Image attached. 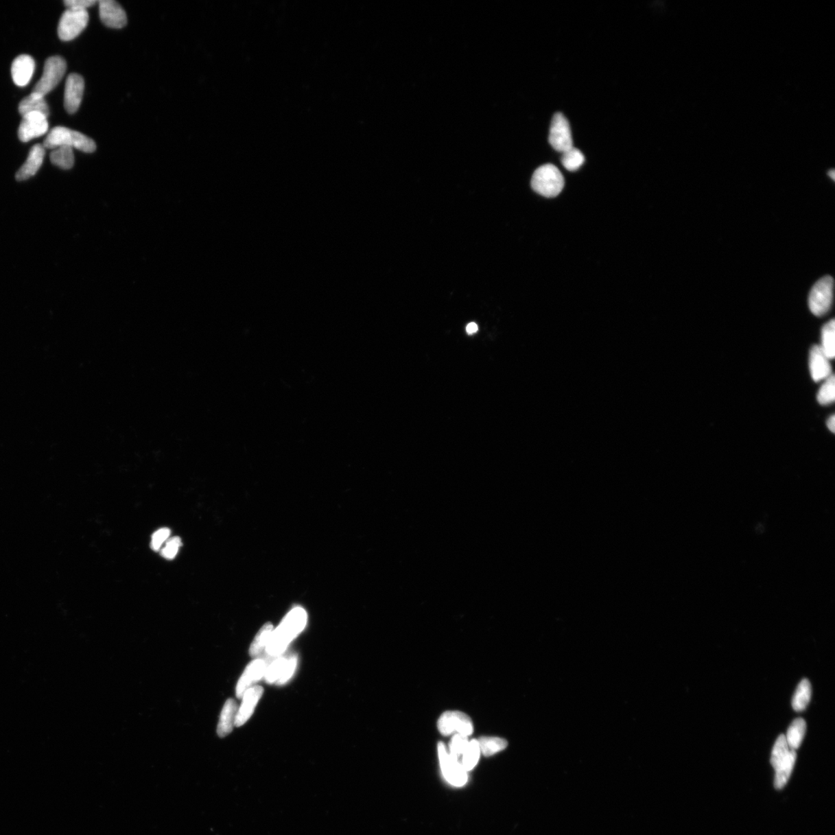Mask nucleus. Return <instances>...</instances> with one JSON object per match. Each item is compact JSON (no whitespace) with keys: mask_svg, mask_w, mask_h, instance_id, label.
Returning a JSON list of instances; mask_svg holds the SVG:
<instances>
[{"mask_svg":"<svg viewBox=\"0 0 835 835\" xmlns=\"http://www.w3.org/2000/svg\"><path fill=\"white\" fill-rule=\"evenodd\" d=\"M478 331V326L475 322H471L467 327V332L469 334H473Z\"/></svg>","mask_w":835,"mask_h":835,"instance_id":"nucleus-37","label":"nucleus"},{"mask_svg":"<svg viewBox=\"0 0 835 835\" xmlns=\"http://www.w3.org/2000/svg\"><path fill=\"white\" fill-rule=\"evenodd\" d=\"M810 697H812V685L808 679H803L797 686L793 701H792L793 709L796 711H802L805 709L810 703Z\"/></svg>","mask_w":835,"mask_h":835,"instance_id":"nucleus-24","label":"nucleus"},{"mask_svg":"<svg viewBox=\"0 0 835 835\" xmlns=\"http://www.w3.org/2000/svg\"><path fill=\"white\" fill-rule=\"evenodd\" d=\"M827 428L829 429V430L832 431L834 434V432L835 431V417H834V416H832L830 418H829L827 419Z\"/></svg>","mask_w":835,"mask_h":835,"instance_id":"nucleus-38","label":"nucleus"},{"mask_svg":"<svg viewBox=\"0 0 835 835\" xmlns=\"http://www.w3.org/2000/svg\"><path fill=\"white\" fill-rule=\"evenodd\" d=\"M170 531L167 528H163L156 531L152 535L151 541V548L154 551L161 550L164 542H166L169 537Z\"/></svg>","mask_w":835,"mask_h":835,"instance_id":"nucleus-34","label":"nucleus"},{"mask_svg":"<svg viewBox=\"0 0 835 835\" xmlns=\"http://www.w3.org/2000/svg\"><path fill=\"white\" fill-rule=\"evenodd\" d=\"M564 176L553 164H545L535 170L532 179L533 190L545 198H556L563 191Z\"/></svg>","mask_w":835,"mask_h":835,"instance_id":"nucleus-3","label":"nucleus"},{"mask_svg":"<svg viewBox=\"0 0 835 835\" xmlns=\"http://www.w3.org/2000/svg\"><path fill=\"white\" fill-rule=\"evenodd\" d=\"M478 741L480 753L485 757H491L508 746V742L498 737H481Z\"/></svg>","mask_w":835,"mask_h":835,"instance_id":"nucleus-26","label":"nucleus"},{"mask_svg":"<svg viewBox=\"0 0 835 835\" xmlns=\"http://www.w3.org/2000/svg\"><path fill=\"white\" fill-rule=\"evenodd\" d=\"M585 162V156L583 152L575 148L574 146L568 151L563 152L562 156V163L563 167L569 172H574L580 169Z\"/></svg>","mask_w":835,"mask_h":835,"instance_id":"nucleus-27","label":"nucleus"},{"mask_svg":"<svg viewBox=\"0 0 835 835\" xmlns=\"http://www.w3.org/2000/svg\"><path fill=\"white\" fill-rule=\"evenodd\" d=\"M307 615L301 607H296L286 615L275 631H273L269 644L266 648L268 655L277 657L282 655L290 643L306 626Z\"/></svg>","mask_w":835,"mask_h":835,"instance_id":"nucleus-1","label":"nucleus"},{"mask_svg":"<svg viewBox=\"0 0 835 835\" xmlns=\"http://www.w3.org/2000/svg\"><path fill=\"white\" fill-rule=\"evenodd\" d=\"M45 156V148L44 145L40 144L34 145L29 152L27 161L18 170L16 174V179L18 181H23L28 180L34 176L42 166Z\"/></svg>","mask_w":835,"mask_h":835,"instance_id":"nucleus-15","label":"nucleus"},{"mask_svg":"<svg viewBox=\"0 0 835 835\" xmlns=\"http://www.w3.org/2000/svg\"><path fill=\"white\" fill-rule=\"evenodd\" d=\"M273 632V626L270 623L266 624L256 635L251 647L249 649V654L252 657H257L261 652L266 649L268 644L270 642V639Z\"/></svg>","mask_w":835,"mask_h":835,"instance_id":"nucleus-23","label":"nucleus"},{"mask_svg":"<svg viewBox=\"0 0 835 835\" xmlns=\"http://www.w3.org/2000/svg\"><path fill=\"white\" fill-rule=\"evenodd\" d=\"M267 666L264 660L257 659L248 664L242 675L236 688L237 697L242 698L244 694L253 687L265 675Z\"/></svg>","mask_w":835,"mask_h":835,"instance_id":"nucleus-13","label":"nucleus"},{"mask_svg":"<svg viewBox=\"0 0 835 835\" xmlns=\"http://www.w3.org/2000/svg\"><path fill=\"white\" fill-rule=\"evenodd\" d=\"M287 661V657H279L277 660L272 662L270 667L267 668L264 675L267 683H275V682H278L281 679Z\"/></svg>","mask_w":835,"mask_h":835,"instance_id":"nucleus-30","label":"nucleus"},{"mask_svg":"<svg viewBox=\"0 0 835 835\" xmlns=\"http://www.w3.org/2000/svg\"><path fill=\"white\" fill-rule=\"evenodd\" d=\"M66 69L67 64L64 58L59 56L49 58L45 64L44 73L36 84L33 93L44 97L50 93L62 81Z\"/></svg>","mask_w":835,"mask_h":835,"instance_id":"nucleus-5","label":"nucleus"},{"mask_svg":"<svg viewBox=\"0 0 835 835\" xmlns=\"http://www.w3.org/2000/svg\"><path fill=\"white\" fill-rule=\"evenodd\" d=\"M835 399V381L834 377L832 375L825 380L824 384L821 386L818 393V401L822 405H828L833 403Z\"/></svg>","mask_w":835,"mask_h":835,"instance_id":"nucleus-31","label":"nucleus"},{"mask_svg":"<svg viewBox=\"0 0 835 835\" xmlns=\"http://www.w3.org/2000/svg\"><path fill=\"white\" fill-rule=\"evenodd\" d=\"M790 751L786 736L780 735L773 746L771 755V763L774 770H776L779 764L787 757Z\"/></svg>","mask_w":835,"mask_h":835,"instance_id":"nucleus-29","label":"nucleus"},{"mask_svg":"<svg viewBox=\"0 0 835 835\" xmlns=\"http://www.w3.org/2000/svg\"><path fill=\"white\" fill-rule=\"evenodd\" d=\"M263 688L261 686H254L244 694L243 702L240 709L237 710L235 718V727H239L245 724L253 714L256 705L263 696Z\"/></svg>","mask_w":835,"mask_h":835,"instance_id":"nucleus-17","label":"nucleus"},{"mask_svg":"<svg viewBox=\"0 0 835 835\" xmlns=\"http://www.w3.org/2000/svg\"><path fill=\"white\" fill-rule=\"evenodd\" d=\"M480 755V749L478 741L473 740L469 742V744L462 754V765L463 768L467 771L473 770L478 763Z\"/></svg>","mask_w":835,"mask_h":835,"instance_id":"nucleus-28","label":"nucleus"},{"mask_svg":"<svg viewBox=\"0 0 835 835\" xmlns=\"http://www.w3.org/2000/svg\"><path fill=\"white\" fill-rule=\"evenodd\" d=\"M438 729L443 736H449L454 733L467 736L473 732V725L471 718L461 711H446L443 713L438 722Z\"/></svg>","mask_w":835,"mask_h":835,"instance_id":"nucleus-7","label":"nucleus"},{"mask_svg":"<svg viewBox=\"0 0 835 835\" xmlns=\"http://www.w3.org/2000/svg\"><path fill=\"white\" fill-rule=\"evenodd\" d=\"M438 752L441 770L447 781L456 787L465 785L468 779L467 771L459 763L458 760L447 752L443 742H438Z\"/></svg>","mask_w":835,"mask_h":835,"instance_id":"nucleus-8","label":"nucleus"},{"mask_svg":"<svg viewBox=\"0 0 835 835\" xmlns=\"http://www.w3.org/2000/svg\"><path fill=\"white\" fill-rule=\"evenodd\" d=\"M89 21L87 10H67L58 24L59 38L63 41L74 40L86 28Z\"/></svg>","mask_w":835,"mask_h":835,"instance_id":"nucleus-6","label":"nucleus"},{"mask_svg":"<svg viewBox=\"0 0 835 835\" xmlns=\"http://www.w3.org/2000/svg\"><path fill=\"white\" fill-rule=\"evenodd\" d=\"M97 3V0H65L64 2L68 9L78 10H87Z\"/></svg>","mask_w":835,"mask_h":835,"instance_id":"nucleus-36","label":"nucleus"},{"mask_svg":"<svg viewBox=\"0 0 835 835\" xmlns=\"http://www.w3.org/2000/svg\"><path fill=\"white\" fill-rule=\"evenodd\" d=\"M548 141L554 150L563 154L573 148L570 125L563 114L554 115Z\"/></svg>","mask_w":835,"mask_h":835,"instance_id":"nucleus-9","label":"nucleus"},{"mask_svg":"<svg viewBox=\"0 0 835 835\" xmlns=\"http://www.w3.org/2000/svg\"><path fill=\"white\" fill-rule=\"evenodd\" d=\"M19 112L22 117L28 113H40L48 117L50 114L45 97L33 93L21 102Z\"/></svg>","mask_w":835,"mask_h":835,"instance_id":"nucleus-19","label":"nucleus"},{"mask_svg":"<svg viewBox=\"0 0 835 835\" xmlns=\"http://www.w3.org/2000/svg\"><path fill=\"white\" fill-rule=\"evenodd\" d=\"M35 69V62L32 56L23 54L17 57L12 64V78L17 86L24 87L32 78Z\"/></svg>","mask_w":835,"mask_h":835,"instance_id":"nucleus-16","label":"nucleus"},{"mask_svg":"<svg viewBox=\"0 0 835 835\" xmlns=\"http://www.w3.org/2000/svg\"><path fill=\"white\" fill-rule=\"evenodd\" d=\"M829 176H832V180H834V170H832V172H829Z\"/></svg>","mask_w":835,"mask_h":835,"instance_id":"nucleus-39","label":"nucleus"},{"mask_svg":"<svg viewBox=\"0 0 835 835\" xmlns=\"http://www.w3.org/2000/svg\"><path fill=\"white\" fill-rule=\"evenodd\" d=\"M237 710L239 709L235 701L233 698L228 699L224 705L217 725V735L221 738L233 732Z\"/></svg>","mask_w":835,"mask_h":835,"instance_id":"nucleus-18","label":"nucleus"},{"mask_svg":"<svg viewBox=\"0 0 835 835\" xmlns=\"http://www.w3.org/2000/svg\"><path fill=\"white\" fill-rule=\"evenodd\" d=\"M84 90V78L78 74H71L67 78L64 90V108L69 114H74L81 106Z\"/></svg>","mask_w":835,"mask_h":835,"instance_id":"nucleus-12","label":"nucleus"},{"mask_svg":"<svg viewBox=\"0 0 835 835\" xmlns=\"http://www.w3.org/2000/svg\"><path fill=\"white\" fill-rule=\"evenodd\" d=\"M469 742L468 737L459 734L455 735L450 742L449 754L454 758L459 760L460 755H462L463 753H464Z\"/></svg>","mask_w":835,"mask_h":835,"instance_id":"nucleus-32","label":"nucleus"},{"mask_svg":"<svg viewBox=\"0 0 835 835\" xmlns=\"http://www.w3.org/2000/svg\"><path fill=\"white\" fill-rule=\"evenodd\" d=\"M820 347L830 360L835 355V322L832 320L823 327Z\"/></svg>","mask_w":835,"mask_h":835,"instance_id":"nucleus-22","label":"nucleus"},{"mask_svg":"<svg viewBox=\"0 0 835 835\" xmlns=\"http://www.w3.org/2000/svg\"><path fill=\"white\" fill-rule=\"evenodd\" d=\"M47 117L40 113H32L23 115L18 130L21 141L27 143L30 140L40 137L48 130Z\"/></svg>","mask_w":835,"mask_h":835,"instance_id":"nucleus-10","label":"nucleus"},{"mask_svg":"<svg viewBox=\"0 0 835 835\" xmlns=\"http://www.w3.org/2000/svg\"><path fill=\"white\" fill-rule=\"evenodd\" d=\"M810 374L814 381L825 380L832 375V369L829 359L820 346H814L810 353L809 359Z\"/></svg>","mask_w":835,"mask_h":835,"instance_id":"nucleus-14","label":"nucleus"},{"mask_svg":"<svg viewBox=\"0 0 835 835\" xmlns=\"http://www.w3.org/2000/svg\"><path fill=\"white\" fill-rule=\"evenodd\" d=\"M796 760L797 753L795 751L790 749L787 757L777 767L775 770V781H774V786H775L776 789H782L787 784L792 771L794 769Z\"/></svg>","mask_w":835,"mask_h":835,"instance_id":"nucleus-20","label":"nucleus"},{"mask_svg":"<svg viewBox=\"0 0 835 835\" xmlns=\"http://www.w3.org/2000/svg\"><path fill=\"white\" fill-rule=\"evenodd\" d=\"M806 732V722L801 718H798L791 723L786 736L788 746L792 751H796L801 745L804 735Z\"/></svg>","mask_w":835,"mask_h":835,"instance_id":"nucleus-21","label":"nucleus"},{"mask_svg":"<svg viewBox=\"0 0 835 835\" xmlns=\"http://www.w3.org/2000/svg\"><path fill=\"white\" fill-rule=\"evenodd\" d=\"M45 149H57L60 146H69L84 152H93L96 150V144L84 134L71 130L69 128L57 126L49 132L44 142Z\"/></svg>","mask_w":835,"mask_h":835,"instance_id":"nucleus-2","label":"nucleus"},{"mask_svg":"<svg viewBox=\"0 0 835 835\" xmlns=\"http://www.w3.org/2000/svg\"><path fill=\"white\" fill-rule=\"evenodd\" d=\"M834 279L832 277L821 278L810 290L808 305L812 313L816 316H825L830 310L833 301Z\"/></svg>","mask_w":835,"mask_h":835,"instance_id":"nucleus-4","label":"nucleus"},{"mask_svg":"<svg viewBox=\"0 0 835 835\" xmlns=\"http://www.w3.org/2000/svg\"><path fill=\"white\" fill-rule=\"evenodd\" d=\"M99 16L104 25L113 29H121L127 24L125 10L114 0H101Z\"/></svg>","mask_w":835,"mask_h":835,"instance_id":"nucleus-11","label":"nucleus"},{"mask_svg":"<svg viewBox=\"0 0 835 835\" xmlns=\"http://www.w3.org/2000/svg\"><path fill=\"white\" fill-rule=\"evenodd\" d=\"M181 546V540L178 537L169 539L166 541V545L161 550L162 556L167 559H173L178 554L180 547Z\"/></svg>","mask_w":835,"mask_h":835,"instance_id":"nucleus-33","label":"nucleus"},{"mask_svg":"<svg viewBox=\"0 0 835 835\" xmlns=\"http://www.w3.org/2000/svg\"><path fill=\"white\" fill-rule=\"evenodd\" d=\"M296 666H297L296 656L292 655V657H290L288 658L287 663H286L284 673H283V676L281 677V679H280L278 681L277 684L279 685H284L285 683H286V682H287L292 678V676L294 675L295 670H296Z\"/></svg>","mask_w":835,"mask_h":835,"instance_id":"nucleus-35","label":"nucleus"},{"mask_svg":"<svg viewBox=\"0 0 835 835\" xmlns=\"http://www.w3.org/2000/svg\"><path fill=\"white\" fill-rule=\"evenodd\" d=\"M51 161L54 165L60 168L71 169L75 164L74 152L69 146H60L51 152Z\"/></svg>","mask_w":835,"mask_h":835,"instance_id":"nucleus-25","label":"nucleus"}]
</instances>
